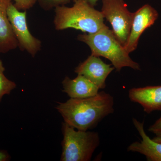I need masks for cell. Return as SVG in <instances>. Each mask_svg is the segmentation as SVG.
Returning a JSON list of instances; mask_svg holds the SVG:
<instances>
[{
    "label": "cell",
    "mask_w": 161,
    "mask_h": 161,
    "mask_svg": "<svg viewBox=\"0 0 161 161\" xmlns=\"http://www.w3.org/2000/svg\"><path fill=\"white\" fill-rule=\"evenodd\" d=\"M114 105L113 96L101 91L92 97L70 98L65 102L58 103L56 109L69 125L77 130L88 131L113 113Z\"/></svg>",
    "instance_id": "1"
},
{
    "label": "cell",
    "mask_w": 161,
    "mask_h": 161,
    "mask_svg": "<svg viewBox=\"0 0 161 161\" xmlns=\"http://www.w3.org/2000/svg\"><path fill=\"white\" fill-rule=\"evenodd\" d=\"M72 7L65 5L55 8V29L73 28L89 34L95 33L106 26L101 12L96 10L86 0H74Z\"/></svg>",
    "instance_id": "2"
},
{
    "label": "cell",
    "mask_w": 161,
    "mask_h": 161,
    "mask_svg": "<svg viewBox=\"0 0 161 161\" xmlns=\"http://www.w3.org/2000/svg\"><path fill=\"white\" fill-rule=\"evenodd\" d=\"M77 38L89 47L91 55L109 60L116 71H120L124 67L140 70L139 64L131 59L112 30L107 26L95 33L80 34Z\"/></svg>",
    "instance_id": "3"
},
{
    "label": "cell",
    "mask_w": 161,
    "mask_h": 161,
    "mask_svg": "<svg viewBox=\"0 0 161 161\" xmlns=\"http://www.w3.org/2000/svg\"><path fill=\"white\" fill-rule=\"evenodd\" d=\"M63 139L61 161H90L99 147L100 138L98 132L76 130L64 122Z\"/></svg>",
    "instance_id": "4"
},
{
    "label": "cell",
    "mask_w": 161,
    "mask_h": 161,
    "mask_svg": "<svg viewBox=\"0 0 161 161\" xmlns=\"http://www.w3.org/2000/svg\"><path fill=\"white\" fill-rule=\"evenodd\" d=\"M101 13L112 26L115 37L125 46L131 29L133 13L129 11L124 0H102Z\"/></svg>",
    "instance_id": "5"
},
{
    "label": "cell",
    "mask_w": 161,
    "mask_h": 161,
    "mask_svg": "<svg viewBox=\"0 0 161 161\" xmlns=\"http://www.w3.org/2000/svg\"><path fill=\"white\" fill-rule=\"evenodd\" d=\"M9 22L18 43V47L35 57L41 50L42 43L30 31L26 22V11L19 10L13 3L7 10Z\"/></svg>",
    "instance_id": "6"
},
{
    "label": "cell",
    "mask_w": 161,
    "mask_h": 161,
    "mask_svg": "<svg viewBox=\"0 0 161 161\" xmlns=\"http://www.w3.org/2000/svg\"><path fill=\"white\" fill-rule=\"evenodd\" d=\"M158 17V11L149 4L144 5L133 13L130 35L124 46L129 54L136 49L141 36L155 23Z\"/></svg>",
    "instance_id": "7"
},
{
    "label": "cell",
    "mask_w": 161,
    "mask_h": 161,
    "mask_svg": "<svg viewBox=\"0 0 161 161\" xmlns=\"http://www.w3.org/2000/svg\"><path fill=\"white\" fill-rule=\"evenodd\" d=\"M112 65L104 63L99 57L91 55L76 67L75 72L91 80L99 89H104L107 78L115 69Z\"/></svg>",
    "instance_id": "8"
},
{
    "label": "cell",
    "mask_w": 161,
    "mask_h": 161,
    "mask_svg": "<svg viewBox=\"0 0 161 161\" xmlns=\"http://www.w3.org/2000/svg\"><path fill=\"white\" fill-rule=\"evenodd\" d=\"M132 122L142 137L140 142H133L127 148L128 151L138 153L146 157L148 161H161V143L147 135L144 129V122L132 119Z\"/></svg>",
    "instance_id": "9"
},
{
    "label": "cell",
    "mask_w": 161,
    "mask_h": 161,
    "mask_svg": "<svg viewBox=\"0 0 161 161\" xmlns=\"http://www.w3.org/2000/svg\"><path fill=\"white\" fill-rule=\"evenodd\" d=\"M129 97L132 102L141 105L146 113L161 111V86L132 88Z\"/></svg>",
    "instance_id": "10"
},
{
    "label": "cell",
    "mask_w": 161,
    "mask_h": 161,
    "mask_svg": "<svg viewBox=\"0 0 161 161\" xmlns=\"http://www.w3.org/2000/svg\"><path fill=\"white\" fill-rule=\"evenodd\" d=\"M63 92L70 98H83L97 95L99 88L91 80L81 75L70 79L65 77L62 82Z\"/></svg>",
    "instance_id": "11"
},
{
    "label": "cell",
    "mask_w": 161,
    "mask_h": 161,
    "mask_svg": "<svg viewBox=\"0 0 161 161\" xmlns=\"http://www.w3.org/2000/svg\"><path fill=\"white\" fill-rule=\"evenodd\" d=\"M12 0H0V53H7L18 47V43L9 22L7 10Z\"/></svg>",
    "instance_id": "12"
},
{
    "label": "cell",
    "mask_w": 161,
    "mask_h": 161,
    "mask_svg": "<svg viewBox=\"0 0 161 161\" xmlns=\"http://www.w3.org/2000/svg\"><path fill=\"white\" fill-rule=\"evenodd\" d=\"M5 70L3 61L0 60V102L4 95H9L17 86L14 81L6 78L4 75Z\"/></svg>",
    "instance_id": "13"
},
{
    "label": "cell",
    "mask_w": 161,
    "mask_h": 161,
    "mask_svg": "<svg viewBox=\"0 0 161 161\" xmlns=\"http://www.w3.org/2000/svg\"><path fill=\"white\" fill-rule=\"evenodd\" d=\"M72 0H38L40 7L45 11H49L59 6L68 4ZM74 1V0H73Z\"/></svg>",
    "instance_id": "14"
},
{
    "label": "cell",
    "mask_w": 161,
    "mask_h": 161,
    "mask_svg": "<svg viewBox=\"0 0 161 161\" xmlns=\"http://www.w3.org/2000/svg\"><path fill=\"white\" fill-rule=\"evenodd\" d=\"M14 5L19 10L26 11L35 6L38 0H14Z\"/></svg>",
    "instance_id": "15"
},
{
    "label": "cell",
    "mask_w": 161,
    "mask_h": 161,
    "mask_svg": "<svg viewBox=\"0 0 161 161\" xmlns=\"http://www.w3.org/2000/svg\"><path fill=\"white\" fill-rule=\"evenodd\" d=\"M148 130L155 134L161 133V116L149 127Z\"/></svg>",
    "instance_id": "16"
},
{
    "label": "cell",
    "mask_w": 161,
    "mask_h": 161,
    "mask_svg": "<svg viewBox=\"0 0 161 161\" xmlns=\"http://www.w3.org/2000/svg\"><path fill=\"white\" fill-rule=\"evenodd\" d=\"M10 156L5 150H0V161H7L10 160Z\"/></svg>",
    "instance_id": "17"
},
{
    "label": "cell",
    "mask_w": 161,
    "mask_h": 161,
    "mask_svg": "<svg viewBox=\"0 0 161 161\" xmlns=\"http://www.w3.org/2000/svg\"><path fill=\"white\" fill-rule=\"evenodd\" d=\"M152 139L161 143V133L155 134V136L153 137Z\"/></svg>",
    "instance_id": "18"
},
{
    "label": "cell",
    "mask_w": 161,
    "mask_h": 161,
    "mask_svg": "<svg viewBox=\"0 0 161 161\" xmlns=\"http://www.w3.org/2000/svg\"><path fill=\"white\" fill-rule=\"evenodd\" d=\"M86 1L90 5L95 7L97 5V2H98V0H86Z\"/></svg>",
    "instance_id": "19"
}]
</instances>
